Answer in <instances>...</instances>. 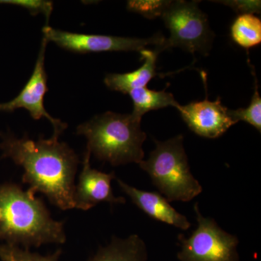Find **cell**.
<instances>
[{"label":"cell","instance_id":"1","mask_svg":"<svg viewBox=\"0 0 261 261\" xmlns=\"http://www.w3.org/2000/svg\"><path fill=\"white\" fill-rule=\"evenodd\" d=\"M53 134L49 139L34 141L24 135L17 138L11 133H0V159H10L23 168V184L34 193L41 192L62 211L75 208V178L80 159L69 146L58 141Z\"/></svg>","mask_w":261,"mask_h":261},{"label":"cell","instance_id":"2","mask_svg":"<svg viewBox=\"0 0 261 261\" xmlns=\"http://www.w3.org/2000/svg\"><path fill=\"white\" fill-rule=\"evenodd\" d=\"M18 184L0 183V242L39 247L66 242L64 222L51 218L44 200Z\"/></svg>","mask_w":261,"mask_h":261},{"label":"cell","instance_id":"3","mask_svg":"<svg viewBox=\"0 0 261 261\" xmlns=\"http://www.w3.org/2000/svg\"><path fill=\"white\" fill-rule=\"evenodd\" d=\"M142 118L130 114L106 112L76 128L87 140V150L98 160L113 166L139 164L145 158L147 135L141 128Z\"/></svg>","mask_w":261,"mask_h":261},{"label":"cell","instance_id":"4","mask_svg":"<svg viewBox=\"0 0 261 261\" xmlns=\"http://www.w3.org/2000/svg\"><path fill=\"white\" fill-rule=\"evenodd\" d=\"M148 159L140 167L149 175L152 184L168 202H190L200 195L202 187L192 175L184 147L183 135L158 141Z\"/></svg>","mask_w":261,"mask_h":261},{"label":"cell","instance_id":"5","mask_svg":"<svg viewBox=\"0 0 261 261\" xmlns=\"http://www.w3.org/2000/svg\"><path fill=\"white\" fill-rule=\"evenodd\" d=\"M199 2L171 1L162 18L170 37L155 47L158 54L173 47H179L194 54H208L214 39L205 13L199 8Z\"/></svg>","mask_w":261,"mask_h":261},{"label":"cell","instance_id":"6","mask_svg":"<svg viewBox=\"0 0 261 261\" xmlns=\"http://www.w3.org/2000/svg\"><path fill=\"white\" fill-rule=\"evenodd\" d=\"M197 227L189 238L179 235L180 261H240L239 239L222 229L212 218L201 214L198 204L194 205Z\"/></svg>","mask_w":261,"mask_h":261},{"label":"cell","instance_id":"7","mask_svg":"<svg viewBox=\"0 0 261 261\" xmlns=\"http://www.w3.org/2000/svg\"><path fill=\"white\" fill-rule=\"evenodd\" d=\"M44 37L47 42H53L66 50L75 53H101V51H142L149 45L156 47L162 44L165 37L155 34L147 39L120 37L113 36L75 34L51 28H43Z\"/></svg>","mask_w":261,"mask_h":261},{"label":"cell","instance_id":"8","mask_svg":"<svg viewBox=\"0 0 261 261\" xmlns=\"http://www.w3.org/2000/svg\"><path fill=\"white\" fill-rule=\"evenodd\" d=\"M47 43V39L43 37L40 50L32 76L16 97L10 102L0 104V111L13 112L16 109L23 108L29 111L34 120L45 118L50 122L54 128L53 134L61 136L68 126L61 120L49 116L44 106V95L48 91L47 74L44 68V58Z\"/></svg>","mask_w":261,"mask_h":261},{"label":"cell","instance_id":"9","mask_svg":"<svg viewBox=\"0 0 261 261\" xmlns=\"http://www.w3.org/2000/svg\"><path fill=\"white\" fill-rule=\"evenodd\" d=\"M176 109L190 129L204 138H219L237 123L230 116L229 109L223 106L220 97L212 102L206 97L203 101L183 106L179 105Z\"/></svg>","mask_w":261,"mask_h":261},{"label":"cell","instance_id":"10","mask_svg":"<svg viewBox=\"0 0 261 261\" xmlns=\"http://www.w3.org/2000/svg\"><path fill=\"white\" fill-rule=\"evenodd\" d=\"M90 157V152L86 151L82 163L83 168L78 184L75 186V208L88 211L101 202H108L111 205L126 203L124 197H116L113 194L111 181L116 178L114 171L107 173L92 168Z\"/></svg>","mask_w":261,"mask_h":261},{"label":"cell","instance_id":"11","mask_svg":"<svg viewBox=\"0 0 261 261\" xmlns=\"http://www.w3.org/2000/svg\"><path fill=\"white\" fill-rule=\"evenodd\" d=\"M116 179L122 191L130 197L135 205L149 217L185 231L191 227V223L186 216L173 208L161 194L143 191L130 186L120 178H116Z\"/></svg>","mask_w":261,"mask_h":261},{"label":"cell","instance_id":"12","mask_svg":"<svg viewBox=\"0 0 261 261\" xmlns=\"http://www.w3.org/2000/svg\"><path fill=\"white\" fill-rule=\"evenodd\" d=\"M144 64L135 71L125 73H110L105 79V84L113 91L128 94L133 89L147 87L154 78L156 73V61L158 54L155 51L145 49L140 51Z\"/></svg>","mask_w":261,"mask_h":261},{"label":"cell","instance_id":"13","mask_svg":"<svg viewBox=\"0 0 261 261\" xmlns=\"http://www.w3.org/2000/svg\"><path fill=\"white\" fill-rule=\"evenodd\" d=\"M147 245L139 235L122 239L113 236L111 241L98 249L88 261H147Z\"/></svg>","mask_w":261,"mask_h":261},{"label":"cell","instance_id":"14","mask_svg":"<svg viewBox=\"0 0 261 261\" xmlns=\"http://www.w3.org/2000/svg\"><path fill=\"white\" fill-rule=\"evenodd\" d=\"M133 101L134 116L142 118L146 113L151 111L169 107L177 108L179 104L171 93L166 91H155L147 87L133 89L128 92Z\"/></svg>","mask_w":261,"mask_h":261},{"label":"cell","instance_id":"15","mask_svg":"<svg viewBox=\"0 0 261 261\" xmlns=\"http://www.w3.org/2000/svg\"><path fill=\"white\" fill-rule=\"evenodd\" d=\"M231 37L245 49L258 45L261 42L260 19L253 14L239 15L231 25Z\"/></svg>","mask_w":261,"mask_h":261},{"label":"cell","instance_id":"16","mask_svg":"<svg viewBox=\"0 0 261 261\" xmlns=\"http://www.w3.org/2000/svg\"><path fill=\"white\" fill-rule=\"evenodd\" d=\"M61 255V249H58L53 253L42 255L20 247L0 243V260L2 261H59Z\"/></svg>","mask_w":261,"mask_h":261},{"label":"cell","instance_id":"17","mask_svg":"<svg viewBox=\"0 0 261 261\" xmlns=\"http://www.w3.org/2000/svg\"><path fill=\"white\" fill-rule=\"evenodd\" d=\"M255 79V92L251 98L250 105L246 108H239L237 110H229L230 116L236 122H247L255 127L259 132H261V97L259 94L258 86Z\"/></svg>","mask_w":261,"mask_h":261},{"label":"cell","instance_id":"18","mask_svg":"<svg viewBox=\"0 0 261 261\" xmlns=\"http://www.w3.org/2000/svg\"><path fill=\"white\" fill-rule=\"evenodd\" d=\"M170 3L164 0H132L127 3V9L152 20L162 16Z\"/></svg>","mask_w":261,"mask_h":261},{"label":"cell","instance_id":"19","mask_svg":"<svg viewBox=\"0 0 261 261\" xmlns=\"http://www.w3.org/2000/svg\"><path fill=\"white\" fill-rule=\"evenodd\" d=\"M0 4L21 7L29 10L32 15L42 13L45 15L47 21L49 20L53 10V3L50 1H44V0L42 1V0H0Z\"/></svg>","mask_w":261,"mask_h":261},{"label":"cell","instance_id":"20","mask_svg":"<svg viewBox=\"0 0 261 261\" xmlns=\"http://www.w3.org/2000/svg\"><path fill=\"white\" fill-rule=\"evenodd\" d=\"M217 3H221L222 4L227 5L232 8L238 14H253L254 13H260V1H243V0H233V1H219Z\"/></svg>","mask_w":261,"mask_h":261}]
</instances>
